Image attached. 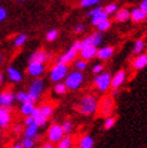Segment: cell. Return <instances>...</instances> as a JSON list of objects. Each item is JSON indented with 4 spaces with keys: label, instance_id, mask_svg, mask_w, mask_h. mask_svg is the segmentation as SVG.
I'll use <instances>...</instances> for the list:
<instances>
[{
    "label": "cell",
    "instance_id": "6da1fadb",
    "mask_svg": "<svg viewBox=\"0 0 147 148\" xmlns=\"http://www.w3.org/2000/svg\"><path fill=\"white\" fill-rule=\"evenodd\" d=\"M98 110V100L94 95H86L77 105V111L81 114L92 116Z\"/></svg>",
    "mask_w": 147,
    "mask_h": 148
},
{
    "label": "cell",
    "instance_id": "7a4b0ae2",
    "mask_svg": "<svg viewBox=\"0 0 147 148\" xmlns=\"http://www.w3.org/2000/svg\"><path fill=\"white\" fill-rule=\"evenodd\" d=\"M82 82H83V75L80 70L72 71L71 73H68L67 77H65V84H67L68 89H71V90H76L82 84Z\"/></svg>",
    "mask_w": 147,
    "mask_h": 148
},
{
    "label": "cell",
    "instance_id": "3957f363",
    "mask_svg": "<svg viewBox=\"0 0 147 148\" xmlns=\"http://www.w3.org/2000/svg\"><path fill=\"white\" fill-rule=\"evenodd\" d=\"M68 64H63V63H57L53 69L51 70L49 77L53 82H60L62 79H64L68 75Z\"/></svg>",
    "mask_w": 147,
    "mask_h": 148
},
{
    "label": "cell",
    "instance_id": "277c9868",
    "mask_svg": "<svg viewBox=\"0 0 147 148\" xmlns=\"http://www.w3.org/2000/svg\"><path fill=\"white\" fill-rule=\"evenodd\" d=\"M81 47H82V42H81V41H76V42L71 46V48L67 52V53H64L63 56L59 57V59H58V63H63V64H69V63H71L74 59L76 58V56L78 54Z\"/></svg>",
    "mask_w": 147,
    "mask_h": 148
},
{
    "label": "cell",
    "instance_id": "5b68a950",
    "mask_svg": "<svg viewBox=\"0 0 147 148\" xmlns=\"http://www.w3.org/2000/svg\"><path fill=\"white\" fill-rule=\"evenodd\" d=\"M94 83L97 86L98 90L105 92L111 87V75L109 72H100V75L94 78Z\"/></svg>",
    "mask_w": 147,
    "mask_h": 148
},
{
    "label": "cell",
    "instance_id": "8992f818",
    "mask_svg": "<svg viewBox=\"0 0 147 148\" xmlns=\"http://www.w3.org/2000/svg\"><path fill=\"white\" fill-rule=\"evenodd\" d=\"M113 100L111 97H105L102 98V100L100 101V105L98 103V108H99V112L102 117H109L111 116L112 111H113Z\"/></svg>",
    "mask_w": 147,
    "mask_h": 148
},
{
    "label": "cell",
    "instance_id": "52a82bcc",
    "mask_svg": "<svg viewBox=\"0 0 147 148\" xmlns=\"http://www.w3.org/2000/svg\"><path fill=\"white\" fill-rule=\"evenodd\" d=\"M43 92V81L38 78L35 79L34 82L30 84V88H29V98H30V100L34 102L39 99V97L41 95V93Z\"/></svg>",
    "mask_w": 147,
    "mask_h": 148
},
{
    "label": "cell",
    "instance_id": "ba28073f",
    "mask_svg": "<svg viewBox=\"0 0 147 148\" xmlns=\"http://www.w3.org/2000/svg\"><path fill=\"white\" fill-rule=\"evenodd\" d=\"M63 136H64V131H63L62 125H59V124H53L52 127L48 129L47 137H48V140H49V142L56 143V142L59 141V140H60Z\"/></svg>",
    "mask_w": 147,
    "mask_h": 148
},
{
    "label": "cell",
    "instance_id": "9c48e42d",
    "mask_svg": "<svg viewBox=\"0 0 147 148\" xmlns=\"http://www.w3.org/2000/svg\"><path fill=\"white\" fill-rule=\"evenodd\" d=\"M43 70H45V65H43V63L35 62V60H30V63H29L28 72H29V75L30 76L39 77V76L42 75Z\"/></svg>",
    "mask_w": 147,
    "mask_h": 148
},
{
    "label": "cell",
    "instance_id": "30bf717a",
    "mask_svg": "<svg viewBox=\"0 0 147 148\" xmlns=\"http://www.w3.org/2000/svg\"><path fill=\"white\" fill-rule=\"evenodd\" d=\"M97 47L93 45H82L78 53L81 54L82 59L84 60H88V59H93L95 56H97Z\"/></svg>",
    "mask_w": 147,
    "mask_h": 148
},
{
    "label": "cell",
    "instance_id": "8fae6325",
    "mask_svg": "<svg viewBox=\"0 0 147 148\" xmlns=\"http://www.w3.org/2000/svg\"><path fill=\"white\" fill-rule=\"evenodd\" d=\"M126 77H127L126 71H123V70L118 71L113 77H111V87H112V89L113 88H117V89H118V88L124 83Z\"/></svg>",
    "mask_w": 147,
    "mask_h": 148
},
{
    "label": "cell",
    "instance_id": "7c38bea8",
    "mask_svg": "<svg viewBox=\"0 0 147 148\" xmlns=\"http://www.w3.org/2000/svg\"><path fill=\"white\" fill-rule=\"evenodd\" d=\"M133 66L136 70H142L147 66V54L146 53H139L137 57L134 59Z\"/></svg>",
    "mask_w": 147,
    "mask_h": 148
},
{
    "label": "cell",
    "instance_id": "4fadbf2b",
    "mask_svg": "<svg viewBox=\"0 0 147 148\" xmlns=\"http://www.w3.org/2000/svg\"><path fill=\"white\" fill-rule=\"evenodd\" d=\"M146 17H147V14L140 9V7H136V9H134L130 12V18L133 19V22H135V23L144 22L146 19Z\"/></svg>",
    "mask_w": 147,
    "mask_h": 148
},
{
    "label": "cell",
    "instance_id": "5bb4252c",
    "mask_svg": "<svg viewBox=\"0 0 147 148\" xmlns=\"http://www.w3.org/2000/svg\"><path fill=\"white\" fill-rule=\"evenodd\" d=\"M32 116L34 117V121H35V123H36L38 127H43V125L47 123V118L41 113L40 108H36L35 107L34 111H33V113H32Z\"/></svg>",
    "mask_w": 147,
    "mask_h": 148
},
{
    "label": "cell",
    "instance_id": "9a60e30c",
    "mask_svg": "<svg viewBox=\"0 0 147 148\" xmlns=\"http://www.w3.org/2000/svg\"><path fill=\"white\" fill-rule=\"evenodd\" d=\"M13 100H14V95L11 92H3L0 94V105L4 107L10 106L13 102Z\"/></svg>",
    "mask_w": 147,
    "mask_h": 148
},
{
    "label": "cell",
    "instance_id": "2e32d148",
    "mask_svg": "<svg viewBox=\"0 0 147 148\" xmlns=\"http://www.w3.org/2000/svg\"><path fill=\"white\" fill-rule=\"evenodd\" d=\"M11 121V116H10V111L5 108V107H0V127H7Z\"/></svg>",
    "mask_w": 147,
    "mask_h": 148
},
{
    "label": "cell",
    "instance_id": "e0dca14e",
    "mask_svg": "<svg viewBox=\"0 0 147 148\" xmlns=\"http://www.w3.org/2000/svg\"><path fill=\"white\" fill-rule=\"evenodd\" d=\"M113 54V48L112 47H102L100 49H97V56L99 59H102V60H107L112 57Z\"/></svg>",
    "mask_w": 147,
    "mask_h": 148
},
{
    "label": "cell",
    "instance_id": "ac0fdd59",
    "mask_svg": "<svg viewBox=\"0 0 147 148\" xmlns=\"http://www.w3.org/2000/svg\"><path fill=\"white\" fill-rule=\"evenodd\" d=\"M130 18V12L127 9H121L120 11L117 10L115 12V21L118 23H124Z\"/></svg>",
    "mask_w": 147,
    "mask_h": 148
},
{
    "label": "cell",
    "instance_id": "d6986e66",
    "mask_svg": "<svg viewBox=\"0 0 147 148\" xmlns=\"http://www.w3.org/2000/svg\"><path fill=\"white\" fill-rule=\"evenodd\" d=\"M48 58H49V54H47L45 51H38V52H34V53L30 56V60L45 63Z\"/></svg>",
    "mask_w": 147,
    "mask_h": 148
},
{
    "label": "cell",
    "instance_id": "ffe728a7",
    "mask_svg": "<svg viewBox=\"0 0 147 148\" xmlns=\"http://www.w3.org/2000/svg\"><path fill=\"white\" fill-rule=\"evenodd\" d=\"M80 148H93L94 147V140L89 135H84L78 142Z\"/></svg>",
    "mask_w": 147,
    "mask_h": 148
},
{
    "label": "cell",
    "instance_id": "44dd1931",
    "mask_svg": "<svg viewBox=\"0 0 147 148\" xmlns=\"http://www.w3.org/2000/svg\"><path fill=\"white\" fill-rule=\"evenodd\" d=\"M35 106H34V102L33 101H27V102H22V106H21V112L23 113L24 116H30L33 113Z\"/></svg>",
    "mask_w": 147,
    "mask_h": 148
},
{
    "label": "cell",
    "instance_id": "7402d4cb",
    "mask_svg": "<svg viewBox=\"0 0 147 148\" xmlns=\"http://www.w3.org/2000/svg\"><path fill=\"white\" fill-rule=\"evenodd\" d=\"M107 18H109V14H107L104 10H101V11H99L98 13H95L94 16H92V24H93V25H98L101 21L107 19Z\"/></svg>",
    "mask_w": 147,
    "mask_h": 148
},
{
    "label": "cell",
    "instance_id": "603a6c76",
    "mask_svg": "<svg viewBox=\"0 0 147 148\" xmlns=\"http://www.w3.org/2000/svg\"><path fill=\"white\" fill-rule=\"evenodd\" d=\"M7 75H9V78L13 81V82H19L22 79V73L14 68H12V66L7 69Z\"/></svg>",
    "mask_w": 147,
    "mask_h": 148
},
{
    "label": "cell",
    "instance_id": "cb8c5ba5",
    "mask_svg": "<svg viewBox=\"0 0 147 148\" xmlns=\"http://www.w3.org/2000/svg\"><path fill=\"white\" fill-rule=\"evenodd\" d=\"M38 129H39V127L36 125V123H33L30 125H27V129L24 131L25 137H32V138L35 137L36 134H38Z\"/></svg>",
    "mask_w": 147,
    "mask_h": 148
},
{
    "label": "cell",
    "instance_id": "d4e9b609",
    "mask_svg": "<svg viewBox=\"0 0 147 148\" xmlns=\"http://www.w3.org/2000/svg\"><path fill=\"white\" fill-rule=\"evenodd\" d=\"M40 111H41V113L45 116L47 119L52 116L53 113V106L52 105H49V103H43V105H41V107H39Z\"/></svg>",
    "mask_w": 147,
    "mask_h": 148
},
{
    "label": "cell",
    "instance_id": "484cf974",
    "mask_svg": "<svg viewBox=\"0 0 147 148\" xmlns=\"http://www.w3.org/2000/svg\"><path fill=\"white\" fill-rule=\"evenodd\" d=\"M58 147L59 148H70L72 147V140L69 136H63L59 141H58Z\"/></svg>",
    "mask_w": 147,
    "mask_h": 148
},
{
    "label": "cell",
    "instance_id": "4316f807",
    "mask_svg": "<svg viewBox=\"0 0 147 148\" xmlns=\"http://www.w3.org/2000/svg\"><path fill=\"white\" fill-rule=\"evenodd\" d=\"M54 92L57 94H59V95H64L68 92V87L65 83H62V81H60V82H57V84L54 87Z\"/></svg>",
    "mask_w": 147,
    "mask_h": 148
},
{
    "label": "cell",
    "instance_id": "83f0119b",
    "mask_svg": "<svg viewBox=\"0 0 147 148\" xmlns=\"http://www.w3.org/2000/svg\"><path fill=\"white\" fill-rule=\"evenodd\" d=\"M89 36H91V40H92V45L95 46V47H98L101 43V41H102V36H101L100 32L99 33H94V34H92Z\"/></svg>",
    "mask_w": 147,
    "mask_h": 148
},
{
    "label": "cell",
    "instance_id": "f1b7e54d",
    "mask_svg": "<svg viewBox=\"0 0 147 148\" xmlns=\"http://www.w3.org/2000/svg\"><path fill=\"white\" fill-rule=\"evenodd\" d=\"M97 27H98V30H99L100 33H101V32H106V30H109V29L111 28V22L109 21V18H107V19H104V21H101Z\"/></svg>",
    "mask_w": 147,
    "mask_h": 148
},
{
    "label": "cell",
    "instance_id": "f546056e",
    "mask_svg": "<svg viewBox=\"0 0 147 148\" xmlns=\"http://www.w3.org/2000/svg\"><path fill=\"white\" fill-rule=\"evenodd\" d=\"M14 99L18 100L19 102H27V101H32L30 98H29V94L25 92H19L14 95Z\"/></svg>",
    "mask_w": 147,
    "mask_h": 148
},
{
    "label": "cell",
    "instance_id": "4dcf8cb0",
    "mask_svg": "<svg viewBox=\"0 0 147 148\" xmlns=\"http://www.w3.org/2000/svg\"><path fill=\"white\" fill-rule=\"evenodd\" d=\"M145 49V41L144 40H137L134 45V48H133V52L135 54H139Z\"/></svg>",
    "mask_w": 147,
    "mask_h": 148
},
{
    "label": "cell",
    "instance_id": "1f68e13d",
    "mask_svg": "<svg viewBox=\"0 0 147 148\" xmlns=\"http://www.w3.org/2000/svg\"><path fill=\"white\" fill-rule=\"evenodd\" d=\"M115 124H116V118L112 116H109V117H106V121L104 123V128L106 130H109V129H111Z\"/></svg>",
    "mask_w": 147,
    "mask_h": 148
},
{
    "label": "cell",
    "instance_id": "d6a6232c",
    "mask_svg": "<svg viewBox=\"0 0 147 148\" xmlns=\"http://www.w3.org/2000/svg\"><path fill=\"white\" fill-rule=\"evenodd\" d=\"M100 1H101V0H81L80 6H82V7H89V6H93V5L98 4Z\"/></svg>",
    "mask_w": 147,
    "mask_h": 148
},
{
    "label": "cell",
    "instance_id": "836d02e7",
    "mask_svg": "<svg viewBox=\"0 0 147 148\" xmlns=\"http://www.w3.org/2000/svg\"><path fill=\"white\" fill-rule=\"evenodd\" d=\"M57 38H58V30H57V29H52V30H49L46 34L47 41H54Z\"/></svg>",
    "mask_w": 147,
    "mask_h": 148
},
{
    "label": "cell",
    "instance_id": "e575fe53",
    "mask_svg": "<svg viewBox=\"0 0 147 148\" xmlns=\"http://www.w3.org/2000/svg\"><path fill=\"white\" fill-rule=\"evenodd\" d=\"M25 41H27V35H18L17 38L14 39V46L21 47Z\"/></svg>",
    "mask_w": 147,
    "mask_h": 148
},
{
    "label": "cell",
    "instance_id": "d590c367",
    "mask_svg": "<svg viewBox=\"0 0 147 148\" xmlns=\"http://www.w3.org/2000/svg\"><path fill=\"white\" fill-rule=\"evenodd\" d=\"M21 143H22V147H24V148H33L34 147V140L32 137H25Z\"/></svg>",
    "mask_w": 147,
    "mask_h": 148
},
{
    "label": "cell",
    "instance_id": "8d00e7d4",
    "mask_svg": "<svg viewBox=\"0 0 147 148\" xmlns=\"http://www.w3.org/2000/svg\"><path fill=\"white\" fill-rule=\"evenodd\" d=\"M104 10L107 14H112V13H115L117 10H118V6H117L116 4H110V5H107L105 9H102Z\"/></svg>",
    "mask_w": 147,
    "mask_h": 148
},
{
    "label": "cell",
    "instance_id": "74e56055",
    "mask_svg": "<svg viewBox=\"0 0 147 148\" xmlns=\"http://www.w3.org/2000/svg\"><path fill=\"white\" fill-rule=\"evenodd\" d=\"M62 128H63L64 134H69V132L72 130V124H71V122H69V121H65V122L62 124Z\"/></svg>",
    "mask_w": 147,
    "mask_h": 148
},
{
    "label": "cell",
    "instance_id": "f35d334b",
    "mask_svg": "<svg viewBox=\"0 0 147 148\" xmlns=\"http://www.w3.org/2000/svg\"><path fill=\"white\" fill-rule=\"evenodd\" d=\"M75 66H76L77 70L82 71V70H84L87 68V60H84V59H83V60H78V62H76Z\"/></svg>",
    "mask_w": 147,
    "mask_h": 148
},
{
    "label": "cell",
    "instance_id": "ab89813d",
    "mask_svg": "<svg viewBox=\"0 0 147 148\" xmlns=\"http://www.w3.org/2000/svg\"><path fill=\"white\" fill-rule=\"evenodd\" d=\"M101 10H102V7H101V6H97V7H95V9H93L92 11L88 12V16L92 17V16H94L95 13H98V12H99V11H101Z\"/></svg>",
    "mask_w": 147,
    "mask_h": 148
},
{
    "label": "cell",
    "instance_id": "60d3db41",
    "mask_svg": "<svg viewBox=\"0 0 147 148\" xmlns=\"http://www.w3.org/2000/svg\"><path fill=\"white\" fill-rule=\"evenodd\" d=\"M24 123H25V125H30V124L35 123V121H34V117H33L32 114H30V116H27V118H25Z\"/></svg>",
    "mask_w": 147,
    "mask_h": 148
},
{
    "label": "cell",
    "instance_id": "b9f144b4",
    "mask_svg": "<svg viewBox=\"0 0 147 148\" xmlns=\"http://www.w3.org/2000/svg\"><path fill=\"white\" fill-rule=\"evenodd\" d=\"M101 71H102V65H101V64L94 65V68H93V72H94V73H100Z\"/></svg>",
    "mask_w": 147,
    "mask_h": 148
},
{
    "label": "cell",
    "instance_id": "7bdbcfd3",
    "mask_svg": "<svg viewBox=\"0 0 147 148\" xmlns=\"http://www.w3.org/2000/svg\"><path fill=\"white\" fill-rule=\"evenodd\" d=\"M6 18V10L4 9V7L0 6V22L4 21Z\"/></svg>",
    "mask_w": 147,
    "mask_h": 148
},
{
    "label": "cell",
    "instance_id": "ee69618b",
    "mask_svg": "<svg viewBox=\"0 0 147 148\" xmlns=\"http://www.w3.org/2000/svg\"><path fill=\"white\" fill-rule=\"evenodd\" d=\"M140 9L147 14V0H142L141 4H140Z\"/></svg>",
    "mask_w": 147,
    "mask_h": 148
},
{
    "label": "cell",
    "instance_id": "f6af8a7d",
    "mask_svg": "<svg viewBox=\"0 0 147 148\" xmlns=\"http://www.w3.org/2000/svg\"><path fill=\"white\" fill-rule=\"evenodd\" d=\"M84 30V25L83 24H80V25H77L76 28H75V32L76 33H82Z\"/></svg>",
    "mask_w": 147,
    "mask_h": 148
},
{
    "label": "cell",
    "instance_id": "bcb514c9",
    "mask_svg": "<svg viewBox=\"0 0 147 148\" xmlns=\"http://www.w3.org/2000/svg\"><path fill=\"white\" fill-rule=\"evenodd\" d=\"M82 45H92V40H91V36H87V38L82 41Z\"/></svg>",
    "mask_w": 147,
    "mask_h": 148
},
{
    "label": "cell",
    "instance_id": "7dc6e473",
    "mask_svg": "<svg viewBox=\"0 0 147 148\" xmlns=\"http://www.w3.org/2000/svg\"><path fill=\"white\" fill-rule=\"evenodd\" d=\"M42 147H43V148H53V143H52V142H48V143H45Z\"/></svg>",
    "mask_w": 147,
    "mask_h": 148
},
{
    "label": "cell",
    "instance_id": "c3c4849f",
    "mask_svg": "<svg viewBox=\"0 0 147 148\" xmlns=\"http://www.w3.org/2000/svg\"><path fill=\"white\" fill-rule=\"evenodd\" d=\"M14 132H21V130H22V128H21V125H16V127H14Z\"/></svg>",
    "mask_w": 147,
    "mask_h": 148
},
{
    "label": "cell",
    "instance_id": "681fc988",
    "mask_svg": "<svg viewBox=\"0 0 147 148\" xmlns=\"http://www.w3.org/2000/svg\"><path fill=\"white\" fill-rule=\"evenodd\" d=\"M13 147H14V148H22V143H19V142H18V143H14Z\"/></svg>",
    "mask_w": 147,
    "mask_h": 148
},
{
    "label": "cell",
    "instance_id": "f907efd6",
    "mask_svg": "<svg viewBox=\"0 0 147 148\" xmlns=\"http://www.w3.org/2000/svg\"><path fill=\"white\" fill-rule=\"evenodd\" d=\"M3 82H4V76H3V73H0V84Z\"/></svg>",
    "mask_w": 147,
    "mask_h": 148
},
{
    "label": "cell",
    "instance_id": "816d5d0a",
    "mask_svg": "<svg viewBox=\"0 0 147 148\" xmlns=\"http://www.w3.org/2000/svg\"><path fill=\"white\" fill-rule=\"evenodd\" d=\"M1 62H3V56L0 54V63H1Z\"/></svg>",
    "mask_w": 147,
    "mask_h": 148
},
{
    "label": "cell",
    "instance_id": "f5cc1de1",
    "mask_svg": "<svg viewBox=\"0 0 147 148\" xmlns=\"http://www.w3.org/2000/svg\"><path fill=\"white\" fill-rule=\"evenodd\" d=\"M0 138H1V131H0Z\"/></svg>",
    "mask_w": 147,
    "mask_h": 148
},
{
    "label": "cell",
    "instance_id": "db71d44e",
    "mask_svg": "<svg viewBox=\"0 0 147 148\" xmlns=\"http://www.w3.org/2000/svg\"><path fill=\"white\" fill-rule=\"evenodd\" d=\"M18 1H24V0H18Z\"/></svg>",
    "mask_w": 147,
    "mask_h": 148
}]
</instances>
